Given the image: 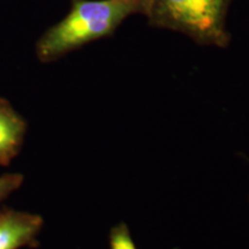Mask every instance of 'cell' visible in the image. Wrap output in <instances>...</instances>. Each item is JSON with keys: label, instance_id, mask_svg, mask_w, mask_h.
I'll return each instance as SVG.
<instances>
[{"label": "cell", "instance_id": "cell-1", "mask_svg": "<svg viewBox=\"0 0 249 249\" xmlns=\"http://www.w3.org/2000/svg\"><path fill=\"white\" fill-rule=\"evenodd\" d=\"M68 14L36 43L40 62L58 60L95 40L113 36L127 18L144 14L145 0H71Z\"/></svg>", "mask_w": 249, "mask_h": 249}, {"label": "cell", "instance_id": "cell-2", "mask_svg": "<svg viewBox=\"0 0 249 249\" xmlns=\"http://www.w3.org/2000/svg\"><path fill=\"white\" fill-rule=\"evenodd\" d=\"M233 0H145L151 27L179 31L200 45L226 48V17Z\"/></svg>", "mask_w": 249, "mask_h": 249}, {"label": "cell", "instance_id": "cell-3", "mask_svg": "<svg viewBox=\"0 0 249 249\" xmlns=\"http://www.w3.org/2000/svg\"><path fill=\"white\" fill-rule=\"evenodd\" d=\"M43 225L44 219L39 214L2 207L0 209V249L37 247V236Z\"/></svg>", "mask_w": 249, "mask_h": 249}, {"label": "cell", "instance_id": "cell-4", "mask_svg": "<svg viewBox=\"0 0 249 249\" xmlns=\"http://www.w3.org/2000/svg\"><path fill=\"white\" fill-rule=\"evenodd\" d=\"M28 124L11 102L0 97V165L9 166L22 149Z\"/></svg>", "mask_w": 249, "mask_h": 249}, {"label": "cell", "instance_id": "cell-5", "mask_svg": "<svg viewBox=\"0 0 249 249\" xmlns=\"http://www.w3.org/2000/svg\"><path fill=\"white\" fill-rule=\"evenodd\" d=\"M110 249H138L130 235L128 226L119 223L110 232Z\"/></svg>", "mask_w": 249, "mask_h": 249}, {"label": "cell", "instance_id": "cell-6", "mask_svg": "<svg viewBox=\"0 0 249 249\" xmlns=\"http://www.w3.org/2000/svg\"><path fill=\"white\" fill-rule=\"evenodd\" d=\"M23 181L24 177L21 173L0 174V204L7 200L9 195L18 191Z\"/></svg>", "mask_w": 249, "mask_h": 249}]
</instances>
